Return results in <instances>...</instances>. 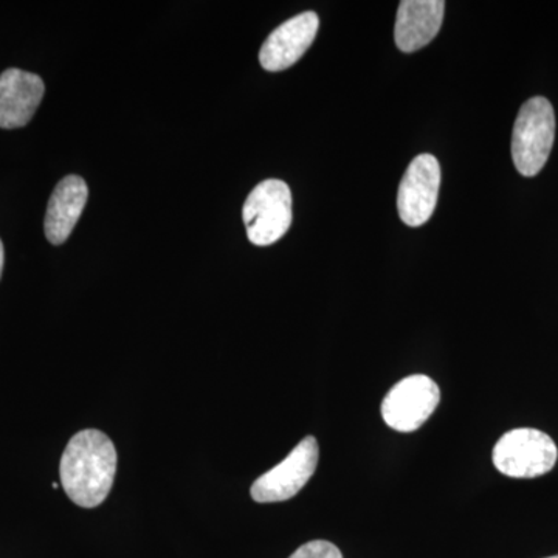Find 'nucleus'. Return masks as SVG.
<instances>
[{"mask_svg": "<svg viewBox=\"0 0 558 558\" xmlns=\"http://www.w3.org/2000/svg\"><path fill=\"white\" fill-rule=\"evenodd\" d=\"M439 400L438 384L428 376L416 374L389 389L381 402V416L392 429L416 432L438 409Z\"/></svg>", "mask_w": 558, "mask_h": 558, "instance_id": "6", "label": "nucleus"}, {"mask_svg": "<svg viewBox=\"0 0 558 558\" xmlns=\"http://www.w3.org/2000/svg\"><path fill=\"white\" fill-rule=\"evenodd\" d=\"M444 0H402L396 17L395 39L405 53L428 46L442 25Z\"/></svg>", "mask_w": 558, "mask_h": 558, "instance_id": "10", "label": "nucleus"}, {"mask_svg": "<svg viewBox=\"0 0 558 558\" xmlns=\"http://www.w3.org/2000/svg\"><path fill=\"white\" fill-rule=\"evenodd\" d=\"M46 94L40 76L21 69L0 75V128L17 130L31 123Z\"/></svg>", "mask_w": 558, "mask_h": 558, "instance_id": "9", "label": "nucleus"}, {"mask_svg": "<svg viewBox=\"0 0 558 558\" xmlns=\"http://www.w3.org/2000/svg\"><path fill=\"white\" fill-rule=\"evenodd\" d=\"M319 449L317 439L307 436L290 451L284 461L253 483L250 494L256 502L288 501L310 483L317 470Z\"/></svg>", "mask_w": 558, "mask_h": 558, "instance_id": "5", "label": "nucleus"}, {"mask_svg": "<svg viewBox=\"0 0 558 558\" xmlns=\"http://www.w3.org/2000/svg\"><path fill=\"white\" fill-rule=\"evenodd\" d=\"M440 186L439 161L432 154H421L411 161L400 182L398 209L409 227H421L435 213Z\"/></svg>", "mask_w": 558, "mask_h": 558, "instance_id": "7", "label": "nucleus"}, {"mask_svg": "<svg viewBox=\"0 0 558 558\" xmlns=\"http://www.w3.org/2000/svg\"><path fill=\"white\" fill-rule=\"evenodd\" d=\"M319 20L314 11H304L270 33L259 51V62L269 72L292 68L311 49Z\"/></svg>", "mask_w": 558, "mask_h": 558, "instance_id": "8", "label": "nucleus"}, {"mask_svg": "<svg viewBox=\"0 0 558 558\" xmlns=\"http://www.w3.org/2000/svg\"><path fill=\"white\" fill-rule=\"evenodd\" d=\"M556 138V113L545 97L521 106L512 134V159L524 178H534L545 167Z\"/></svg>", "mask_w": 558, "mask_h": 558, "instance_id": "2", "label": "nucleus"}, {"mask_svg": "<svg viewBox=\"0 0 558 558\" xmlns=\"http://www.w3.org/2000/svg\"><path fill=\"white\" fill-rule=\"evenodd\" d=\"M250 242L259 247L281 240L292 223V193L288 183L264 180L248 194L242 208Z\"/></svg>", "mask_w": 558, "mask_h": 558, "instance_id": "3", "label": "nucleus"}, {"mask_svg": "<svg viewBox=\"0 0 558 558\" xmlns=\"http://www.w3.org/2000/svg\"><path fill=\"white\" fill-rule=\"evenodd\" d=\"M117 450L100 429H81L60 462L61 486L80 508H97L108 498L117 473Z\"/></svg>", "mask_w": 558, "mask_h": 558, "instance_id": "1", "label": "nucleus"}, {"mask_svg": "<svg viewBox=\"0 0 558 558\" xmlns=\"http://www.w3.org/2000/svg\"><path fill=\"white\" fill-rule=\"evenodd\" d=\"M494 464L510 478H537L556 465V442L535 428H517L506 433L494 449Z\"/></svg>", "mask_w": 558, "mask_h": 558, "instance_id": "4", "label": "nucleus"}, {"mask_svg": "<svg viewBox=\"0 0 558 558\" xmlns=\"http://www.w3.org/2000/svg\"><path fill=\"white\" fill-rule=\"evenodd\" d=\"M289 558H343L341 550L326 539H314L306 543Z\"/></svg>", "mask_w": 558, "mask_h": 558, "instance_id": "12", "label": "nucleus"}, {"mask_svg": "<svg viewBox=\"0 0 558 558\" xmlns=\"http://www.w3.org/2000/svg\"><path fill=\"white\" fill-rule=\"evenodd\" d=\"M548 558H558V556H554V557H548Z\"/></svg>", "mask_w": 558, "mask_h": 558, "instance_id": "14", "label": "nucleus"}, {"mask_svg": "<svg viewBox=\"0 0 558 558\" xmlns=\"http://www.w3.org/2000/svg\"><path fill=\"white\" fill-rule=\"evenodd\" d=\"M89 190L86 180L80 175H68L58 183L47 207L44 230L53 245L64 244L75 229L83 209L86 207Z\"/></svg>", "mask_w": 558, "mask_h": 558, "instance_id": "11", "label": "nucleus"}, {"mask_svg": "<svg viewBox=\"0 0 558 558\" xmlns=\"http://www.w3.org/2000/svg\"><path fill=\"white\" fill-rule=\"evenodd\" d=\"M3 263H5V252H3L2 241H0V278H2Z\"/></svg>", "mask_w": 558, "mask_h": 558, "instance_id": "13", "label": "nucleus"}]
</instances>
